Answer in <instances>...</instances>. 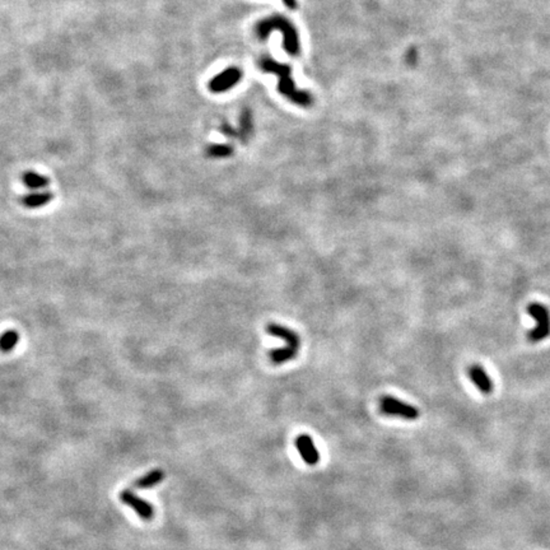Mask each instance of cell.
Wrapping results in <instances>:
<instances>
[{"instance_id":"obj_1","label":"cell","mask_w":550,"mask_h":550,"mask_svg":"<svg viewBox=\"0 0 550 550\" xmlns=\"http://www.w3.org/2000/svg\"><path fill=\"white\" fill-rule=\"evenodd\" d=\"M259 66L262 72L271 73L278 77V90L280 93L301 108H310L314 103L312 96L307 90H298L292 78V69L287 64L279 63L271 58H262Z\"/></svg>"},{"instance_id":"obj_2","label":"cell","mask_w":550,"mask_h":550,"mask_svg":"<svg viewBox=\"0 0 550 550\" xmlns=\"http://www.w3.org/2000/svg\"><path fill=\"white\" fill-rule=\"evenodd\" d=\"M278 31L283 37V49L289 55L296 58L299 55L301 44L298 36L297 28L289 19L282 16H271L268 18L262 19L255 26V35L259 40H266L273 32Z\"/></svg>"},{"instance_id":"obj_3","label":"cell","mask_w":550,"mask_h":550,"mask_svg":"<svg viewBox=\"0 0 550 550\" xmlns=\"http://www.w3.org/2000/svg\"><path fill=\"white\" fill-rule=\"evenodd\" d=\"M266 332H268V334H271L274 338H279L286 343L284 348L271 351L269 354L271 362L274 366L284 364L297 357L299 348H301V339L297 333H295L293 330H290L284 325L274 324V323L266 326Z\"/></svg>"},{"instance_id":"obj_4","label":"cell","mask_w":550,"mask_h":550,"mask_svg":"<svg viewBox=\"0 0 550 550\" xmlns=\"http://www.w3.org/2000/svg\"><path fill=\"white\" fill-rule=\"evenodd\" d=\"M527 314L535 320V327L527 333L532 343H539L550 335V311L539 302H532L527 306Z\"/></svg>"},{"instance_id":"obj_5","label":"cell","mask_w":550,"mask_h":550,"mask_svg":"<svg viewBox=\"0 0 550 550\" xmlns=\"http://www.w3.org/2000/svg\"><path fill=\"white\" fill-rule=\"evenodd\" d=\"M379 412L386 416H397L405 421H416L421 412L414 405H410L391 395H384L379 399Z\"/></svg>"},{"instance_id":"obj_6","label":"cell","mask_w":550,"mask_h":550,"mask_svg":"<svg viewBox=\"0 0 550 550\" xmlns=\"http://www.w3.org/2000/svg\"><path fill=\"white\" fill-rule=\"evenodd\" d=\"M244 77V73L238 68H227L209 82V90L214 93H223L236 87Z\"/></svg>"},{"instance_id":"obj_7","label":"cell","mask_w":550,"mask_h":550,"mask_svg":"<svg viewBox=\"0 0 550 550\" xmlns=\"http://www.w3.org/2000/svg\"><path fill=\"white\" fill-rule=\"evenodd\" d=\"M120 501L130 507L143 521H151L154 517V507L147 502L142 497L138 496L133 490L125 489L120 493Z\"/></svg>"},{"instance_id":"obj_8","label":"cell","mask_w":550,"mask_h":550,"mask_svg":"<svg viewBox=\"0 0 550 550\" xmlns=\"http://www.w3.org/2000/svg\"><path fill=\"white\" fill-rule=\"evenodd\" d=\"M295 445H296L298 453L301 455L302 460L305 461L307 465L314 466L318 464L320 452L316 449L314 440L310 434H299L295 441Z\"/></svg>"},{"instance_id":"obj_9","label":"cell","mask_w":550,"mask_h":550,"mask_svg":"<svg viewBox=\"0 0 550 550\" xmlns=\"http://www.w3.org/2000/svg\"><path fill=\"white\" fill-rule=\"evenodd\" d=\"M468 373H469V379H471V382L477 386V388L482 394L488 395V394L493 392V388H495L493 381L489 377V375L482 366L473 364L470 367Z\"/></svg>"},{"instance_id":"obj_10","label":"cell","mask_w":550,"mask_h":550,"mask_svg":"<svg viewBox=\"0 0 550 550\" xmlns=\"http://www.w3.org/2000/svg\"><path fill=\"white\" fill-rule=\"evenodd\" d=\"M164 478H166V473L162 469L151 470L143 477L136 479L134 487L138 489H149V488L155 487L160 483H162Z\"/></svg>"},{"instance_id":"obj_11","label":"cell","mask_w":550,"mask_h":550,"mask_svg":"<svg viewBox=\"0 0 550 550\" xmlns=\"http://www.w3.org/2000/svg\"><path fill=\"white\" fill-rule=\"evenodd\" d=\"M54 199L53 192H34V194H28L25 198L22 199V203L25 207L35 209V208L44 207L46 204H49L51 200Z\"/></svg>"},{"instance_id":"obj_12","label":"cell","mask_w":550,"mask_h":550,"mask_svg":"<svg viewBox=\"0 0 550 550\" xmlns=\"http://www.w3.org/2000/svg\"><path fill=\"white\" fill-rule=\"evenodd\" d=\"M22 180L28 189L31 190L42 189L49 185L47 177L34 171L25 172L22 176Z\"/></svg>"},{"instance_id":"obj_13","label":"cell","mask_w":550,"mask_h":550,"mask_svg":"<svg viewBox=\"0 0 550 550\" xmlns=\"http://www.w3.org/2000/svg\"><path fill=\"white\" fill-rule=\"evenodd\" d=\"M253 115L249 110H245L241 115V120H240V139L242 140V143L246 145V142L249 140V138L253 136Z\"/></svg>"},{"instance_id":"obj_14","label":"cell","mask_w":550,"mask_h":550,"mask_svg":"<svg viewBox=\"0 0 550 550\" xmlns=\"http://www.w3.org/2000/svg\"><path fill=\"white\" fill-rule=\"evenodd\" d=\"M209 158H228L234 154V147L229 145H212L205 149Z\"/></svg>"},{"instance_id":"obj_15","label":"cell","mask_w":550,"mask_h":550,"mask_svg":"<svg viewBox=\"0 0 550 550\" xmlns=\"http://www.w3.org/2000/svg\"><path fill=\"white\" fill-rule=\"evenodd\" d=\"M19 336L16 332L10 330L5 332L0 336V351L4 353L10 352L14 349V347L18 343Z\"/></svg>"},{"instance_id":"obj_16","label":"cell","mask_w":550,"mask_h":550,"mask_svg":"<svg viewBox=\"0 0 550 550\" xmlns=\"http://www.w3.org/2000/svg\"><path fill=\"white\" fill-rule=\"evenodd\" d=\"M221 132H222V134H225L228 138H240V133L236 132L234 127H231L229 124H226V123L222 124Z\"/></svg>"},{"instance_id":"obj_17","label":"cell","mask_w":550,"mask_h":550,"mask_svg":"<svg viewBox=\"0 0 550 550\" xmlns=\"http://www.w3.org/2000/svg\"><path fill=\"white\" fill-rule=\"evenodd\" d=\"M283 3L289 10H296L297 8V0H283Z\"/></svg>"}]
</instances>
